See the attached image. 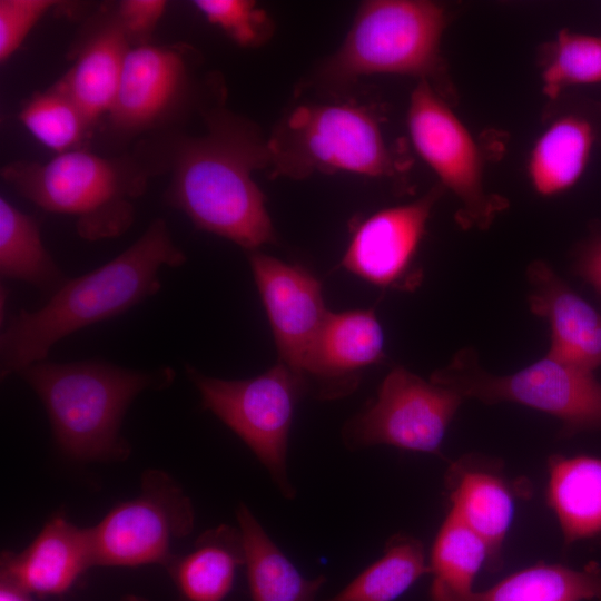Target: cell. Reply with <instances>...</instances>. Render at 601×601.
<instances>
[{
    "mask_svg": "<svg viewBox=\"0 0 601 601\" xmlns=\"http://www.w3.org/2000/svg\"><path fill=\"white\" fill-rule=\"evenodd\" d=\"M19 118L37 140L58 154L77 149L91 127L80 108L55 85L33 95Z\"/></svg>",
    "mask_w": 601,
    "mask_h": 601,
    "instance_id": "28",
    "label": "cell"
},
{
    "mask_svg": "<svg viewBox=\"0 0 601 601\" xmlns=\"http://www.w3.org/2000/svg\"><path fill=\"white\" fill-rule=\"evenodd\" d=\"M548 471L546 501L565 544L601 535V459L554 454Z\"/></svg>",
    "mask_w": 601,
    "mask_h": 601,
    "instance_id": "21",
    "label": "cell"
},
{
    "mask_svg": "<svg viewBox=\"0 0 601 601\" xmlns=\"http://www.w3.org/2000/svg\"><path fill=\"white\" fill-rule=\"evenodd\" d=\"M40 398L55 441L80 461L122 460L130 446L120 435L131 402L167 388L175 370H131L101 361L38 362L19 373Z\"/></svg>",
    "mask_w": 601,
    "mask_h": 601,
    "instance_id": "3",
    "label": "cell"
},
{
    "mask_svg": "<svg viewBox=\"0 0 601 601\" xmlns=\"http://www.w3.org/2000/svg\"><path fill=\"white\" fill-rule=\"evenodd\" d=\"M90 31L75 63L55 86L80 108L92 126L112 107L132 42L115 12Z\"/></svg>",
    "mask_w": 601,
    "mask_h": 601,
    "instance_id": "19",
    "label": "cell"
},
{
    "mask_svg": "<svg viewBox=\"0 0 601 601\" xmlns=\"http://www.w3.org/2000/svg\"><path fill=\"white\" fill-rule=\"evenodd\" d=\"M427 573L422 542L411 535L395 534L386 542L380 559L338 593L322 601H394Z\"/></svg>",
    "mask_w": 601,
    "mask_h": 601,
    "instance_id": "27",
    "label": "cell"
},
{
    "mask_svg": "<svg viewBox=\"0 0 601 601\" xmlns=\"http://www.w3.org/2000/svg\"><path fill=\"white\" fill-rule=\"evenodd\" d=\"M95 565L90 528L52 516L20 552L1 553V577L37 597H57Z\"/></svg>",
    "mask_w": 601,
    "mask_h": 601,
    "instance_id": "15",
    "label": "cell"
},
{
    "mask_svg": "<svg viewBox=\"0 0 601 601\" xmlns=\"http://www.w3.org/2000/svg\"><path fill=\"white\" fill-rule=\"evenodd\" d=\"M121 601H147V600L142 597L129 594V595L124 597Z\"/></svg>",
    "mask_w": 601,
    "mask_h": 601,
    "instance_id": "35",
    "label": "cell"
},
{
    "mask_svg": "<svg viewBox=\"0 0 601 601\" xmlns=\"http://www.w3.org/2000/svg\"><path fill=\"white\" fill-rule=\"evenodd\" d=\"M593 140V128L582 117L570 115L552 122L536 140L529 160L535 191L552 196L571 188L588 165Z\"/></svg>",
    "mask_w": 601,
    "mask_h": 601,
    "instance_id": "24",
    "label": "cell"
},
{
    "mask_svg": "<svg viewBox=\"0 0 601 601\" xmlns=\"http://www.w3.org/2000/svg\"><path fill=\"white\" fill-rule=\"evenodd\" d=\"M0 275L55 293L67 279L46 249L37 220L0 198Z\"/></svg>",
    "mask_w": 601,
    "mask_h": 601,
    "instance_id": "25",
    "label": "cell"
},
{
    "mask_svg": "<svg viewBox=\"0 0 601 601\" xmlns=\"http://www.w3.org/2000/svg\"><path fill=\"white\" fill-rule=\"evenodd\" d=\"M166 8L167 1L164 0H124L115 13L131 42L139 41L138 45H141L146 43Z\"/></svg>",
    "mask_w": 601,
    "mask_h": 601,
    "instance_id": "32",
    "label": "cell"
},
{
    "mask_svg": "<svg viewBox=\"0 0 601 601\" xmlns=\"http://www.w3.org/2000/svg\"><path fill=\"white\" fill-rule=\"evenodd\" d=\"M477 361L474 349L463 348L431 381L453 388L464 400L514 402L548 413L561 421L566 436L601 431V383L592 372L548 354L509 375L487 373Z\"/></svg>",
    "mask_w": 601,
    "mask_h": 601,
    "instance_id": "7",
    "label": "cell"
},
{
    "mask_svg": "<svg viewBox=\"0 0 601 601\" xmlns=\"http://www.w3.org/2000/svg\"><path fill=\"white\" fill-rule=\"evenodd\" d=\"M542 81L544 93L552 99L570 86L601 82V35L561 30Z\"/></svg>",
    "mask_w": 601,
    "mask_h": 601,
    "instance_id": "29",
    "label": "cell"
},
{
    "mask_svg": "<svg viewBox=\"0 0 601 601\" xmlns=\"http://www.w3.org/2000/svg\"><path fill=\"white\" fill-rule=\"evenodd\" d=\"M484 564L490 565L487 544L449 511L430 554L431 601H447L473 591L475 577Z\"/></svg>",
    "mask_w": 601,
    "mask_h": 601,
    "instance_id": "26",
    "label": "cell"
},
{
    "mask_svg": "<svg viewBox=\"0 0 601 601\" xmlns=\"http://www.w3.org/2000/svg\"><path fill=\"white\" fill-rule=\"evenodd\" d=\"M191 58L183 46L131 47L107 115L111 128L135 136L173 120L191 93Z\"/></svg>",
    "mask_w": 601,
    "mask_h": 601,
    "instance_id": "12",
    "label": "cell"
},
{
    "mask_svg": "<svg viewBox=\"0 0 601 601\" xmlns=\"http://www.w3.org/2000/svg\"><path fill=\"white\" fill-rule=\"evenodd\" d=\"M601 601V566L592 561L582 569L538 563L520 570L483 591L447 601Z\"/></svg>",
    "mask_w": 601,
    "mask_h": 601,
    "instance_id": "23",
    "label": "cell"
},
{
    "mask_svg": "<svg viewBox=\"0 0 601 601\" xmlns=\"http://www.w3.org/2000/svg\"><path fill=\"white\" fill-rule=\"evenodd\" d=\"M166 160V200L195 225L248 252L275 242L266 199L253 171L268 167L266 141L227 116L206 134L178 139Z\"/></svg>",
    "mask_w": 601,
    "mask_h": 601,
    "instance_id": "2",
    "label": "cell"
},
{
    "mask_svg": "<svg viewBox=\"0 0 601 601\" xmlns=\"http://www.w3.org/2000/svg\"><path fill=\"white\" fill-rule=\"evenodd\" d=\"M531 312L550 326L548 355L594 373L601 366V314L543 260L526 270Z\"/></svg>",
    "mask_w": 601,
    "mask_h": 601,
    "instance_id": "16",
    "label": "cell"
},
{
    "mask_svg": "<svg viewBox=\"0 0 601 601\" xmlns=\"http://www.w3.org/2000/svg\"><path fill=\"white\" fill-rule=\"evenodd\" d=\"M407 127L417 154L462 204L461 226L487 227L505 204L485 193L477 145L428 80L411 95Z\"/></svg>",
    "mask_w": 601,
    "mask_h": 601,
    "instance_id": "11",
    "label": "cell"
},
{
    "mask_svg": "<svg viewBox=\"0 0 601 601\" xmlns=\"http://www.w3.org/2000/svg\"><path fill=\"white\" fill-rule=\"evenodd\" d=\"M198 11L243 47L262 45L270 35L266 13L248 0H196Z\"/></svg>",
    "mask_w": 601,
    "mask_h": 601,
    "instance_id": "30",
    "label": "cell"
},
{
    "mask_svg": "<svg viewBox=\"0 0 601 601\" xmlns=\"http://www.w3.org/2000/svg\"><path fill=\"white\" fill-rule=\"evenodd\" d=\"M450 511L476 532L490 550V569L502 562L501 552L514 513L518 486L503 475L497 462L465 455L454 461L445 474Z\"/></svg>",
    "mask_w": 601,
    "mask_h": 601,
    "instance_id": "18",
    "label": "cell"
},
{
    "mask_svg": "<svg viewBox=\"0 0 601 601\" xmlns=\"http://www.w3.org/2000/svg\"><path fill=\"white\" fill-rule=\"evenodd\" d=\"M2 179L41 209L76 219L86 240L125 234L135 219V200L146 190L148 174L138 161L75 149L46 162L14 161Z\"/></svg>",
    "mask_w": 601,
    "mask_h": 601,
    "instance_id": "4",
    "label": "cell"
},
{
    "mask_svg": "<svg viewBox=\"0 0 601 601\" xmlns=\"http://www.w3.org/2000/svg\"><path fill=\"white\" fill-rule=\"evenodd\" d=\"M244 565L239 528L219 524L200 533L187 553L175 554L165 568L179 601H227L236 573Z\"/></svg>",
    "mask_w": 601,
    "mask_h": 601,
    "instance_id": "20",
    "label": "cell"
},
{
    "mask_svg": "<svg viewBox=\"0 0 601 601\" xmlns=\"http://www.w3.org/2000/svg\"><path fill=\"white\" fill-rule=\"evenodd\" d=\"M59 2L55 0H0V61L20 48L38 21Z\"/></svg>",
    "mask_w": 601,
    "mask_h": 601,
    "instance_id": "31",
    "label": "cell"
},
{
    "mask_svg": "<svg viewBox=\"0 0 601 601\" xmlns=\"http://www.w3.org/2000/svg\"><path fill=\"white\" fill-rule=\"evenodd\" d=\"M195 511L190 497L167 472L150 469L141 475L137 496L115 505L90 526L95 565L166 566L173 544L191 533Z\"/></svg>",
    "mask_w": 601,
    "mask_h": 601,
    "instance_id": "9",
    "label": "cell"
},
{
    "mask_svg": "<svg viewBox=\"0 0 601 601\" xmlns=\"http://www.w3.org/2000/svg\"><path fill=\"white\" fill-rule=\"evenodd\" d=\"M436 187L422 198L380 210L353 229L342 266L365 280L383 287L415 285L411 265L423 238Z\"/></svg>",
    "mask_w": 601,
    "mask_h": 601,
    "instance_id": "14",
    "label": "cell"
},
{
    "mask_svg": "<svg viewBox=\"0 0 601 601\" xmlns=\"http://www.w3.org/2000/svg\"><path fill=\"white\" fill-rule=\"evenodd\" d=\"M186 262L167 223L154 219L122 253L76 278H68L35 311L21 309L0 336V375L7 378L46 361L52 346L91 324L118 316L155 295L159 272Z\"/></svg>",
    "mask_w": 601,
    "mask_h": 601,
    "instance_id": "1",
    "label": "cell"
},
{
    "mask_svg": "<svg viewBox=\"0 0 601 601\" xmlns=\"http://www.w3.org/2000/svg\"><path fill=\"white\" fill-rule=\"evenodd\" d=\"M248 259L282 363L305 383L328 314L321 283L304 267L258 250L249 252Z\"/></svg>",
    "mask_w": 601,
    "mask_h": 601,
    "instance_id": "13",
    "label": "cell"
},
{
    "mask_svg": "<svg viewBox=\"0 0 601 601\" xmlns=\"http://www.w3.org/2000/svg\"><path fill=\"white\" fill-rule=\"evenodd\" d=\"M463 400L453 388L397 366L371 404L346 423L344 444L349 450L392 445L441 455L446 430Z\"/></svg>",
    "mask_w": 601,
    "mask_h": 601,
    "instance_id": "10",
    "label": "cell"
},
{
    "mask_svg": "<svg viewBox=\"0 0 601 601\" xmlns=\"http://www.w3.org/2000/svg\"><path fill=\"white\" fill-rule=\"evenodd\" d=\"M444 9L425 0L363 2L323 76L335 83L388 73L427 80L440 69Z\"/></svg>",
    "mask_w": 601,
    "mask_h": 601,
    "instance_id": "6",
    "label": "cell"
},
{
    "mask_svg": "<svg viewBox=\"0 0 601 601\" xmlns=\"http://www.w3.org/2000/svg\"><path fill=\"white\" fill-rule=\"evenodd\" d=\"M186 373L199 392L201 406L249 447L280 494L294 499L287 447L296 403L306 392L304 381L282 362L245 380L207 376L188 364Z\"/></svg>",
    "mask_w": 601,
    "mask_h": 601,
    "instance_id": "8",
    "label": "cell"
},
{
    "mask_svg": "<svg viewBox=\"0 0 601 601\" xmlns=\"http://www.w3.org/2000/svg\"><path fill=\"white\" fill-rule=\"evenodd\" d=\"M0 601H35L33 595L19 588L13 582L1 577Z\"/></svg>",
    "mask_w": 601,
    "mask_h": 601,
    "instance_id": "34",
    "label": "cell"
},
{
    "mask_svg": "<svg viewBox=\"0 0 601 601\" xmlns=\"http://www.w3.org/2000/svg\"><path fill=\"white\" fill-rule=\"evenodd\" d=\"M579 275L601 294V237L593 240L579 257Z\"/></svg>",
    "mask_w": 601,
    "mask_h": 601,
    "instance_id": "33",
    "label": "cell"
},
{
    "mask_svg": "<svg viewBox=\"0 0 601 601\" xmlns=\"http://www.w3.org/2000/svg\"><path fill=\"white\" fill-rule=\"evenodd\" d=\"M266 146L273 174L295 179L314 173L388 177L396 171L378 120L354 102L300 105L283 118Z\"/></svg>",
    "mask_w": 601,
    "mask_h": 601,
    "instance_id": "5",
    "label": "cell"
},
{
    "mask_svg": "<svg viewBox=\"0 0 601 601\" xmlns=\"http://www.w3.org/2000/svg\"><path fill=\"white\" fill-rule=\"evenodd\" d=\"M236 520L245 545L244 566L252 601H315L326 578L304 577L246 504L237 505Z\"/></svg>",
    "mask_w": 601,
    "mask_h": 601,
    "instance_id": "22",
    "label": "cell"
},
{
    "mask_svg": "<svg viewBox=\"0 0 601 601\" xmlns=\"http://www.w3.org/2000/svg\"><path fill=\"white\" fill-rule=\"evenodd\" d=\"M384 358V336L372 309L328 312L305 377L306 392L319 398L351 393L357 372Z\"/></svg>",
    "mask_w": 601,
    "mask_h": 601,
    "instance_id": "17",
    "label": "cell"
}]
</instances>
